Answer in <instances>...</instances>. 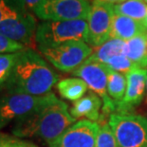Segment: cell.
Returning <instances> with one entry per match:
<instances>
[{"label": "cell", "mask_w": 147, "mask_h": 147, "mask_svg": "<svg viewBox=\"0 0 147 147\" xmlns=\"http://www.w3.org/2000/svg\"><path fill=\"white\" fill-rule=\"evenodd\" d=\"M59 75L38 52L28 48L20 51L6 91L11 94L44 96L51 92Z\"/></svg>", "instance_id": "cell-1"}, {"label": "cell", "mask_w": 147, "mask_h": 147, "mask_svg": "<svg viewBox=\"0 0 147 147\" xmlns=\"http://www.w3.org/2000/svg\"><path fill=\"white\" fill-rule=\"evenodd\" d=\"M76 123L67 105L58 98L36 111L19 119L11 129L18 138H38L48 144L57 140L68 127Z\"/></svg>", "instance_id": "cell-2"}, {"label": "cell", "mask_w": 147, "mask_h": 147, "mask_svg": "<svg viewBox=\"0 0 147 147\" xmlns=\"http://www.w3.org/2000/svg\"><path fill=\"white\" fill-rule=\"evenodd\" d=\"M87 19L43 21L37 27L35 42L39 48H49L68 41H86Z\"/></svg>", "instance_id": "cell-3"}, {"label": "cell", "mask_w": 147, "mask_h": 147, "mask_svg": "<svg viewBox=\"0 0 147 147\" xmlns=\"http://www.w3.org/2000/svg\"><path fill=\"white\" fill-rule=\"evenodd\" d=\"M108 124L120 147H147V119L132 113H113Z\"/></svg>", "instance_id": "cell-4"}, {"label": "cell", "mask_w": 147, "mask_h": 147, "mask_svg": "<svg viewBox=\"0 0 147 147\" xmlns=\"http://www.w3.org/2000/svg\"><path fill=\"white\" fill-rule=\"evenodd\" d=\"M42 55L63 72H73L93 53L91 47L84 41H68L49 48H39Z\"/></svg>", "instance_id": "cell-5"}, {"label": "cell", "mask_w": 147, "mask_h": 147, "mask_svg": "<svg viewBox=\"0 0 147 147\" xmlns=\"http://www.w3.org/2000/svg\"><path fill=\"white\" fill-rule=\"evenodd\" d=\"M57 97L54 93L44 96L6 93L0 96V130L19 119L36 111L41 106L52 102Z\"/></svg>", "instance_id": "cell-6"}, {"label": "cell", "mask_w": 147, "mask_h": 147, "mask_svg": "<svg viewBox=\"0 0 147 147\" xmlns=\"http://www.w3.org/2000/svg\"><path fill=\"white\" fill-rule=\"evenodd\" d=\"M110 71L111 68L107 65L86 60L72 72L74 76L84 81L88 88L102 99V114L100 121H104L105 116H110L117 110L116 102L107 94V81Z\"/></svg>", "instance_id": "cell-7"}, {"label": "cell", "mask_w": 147, "mask_h": 147, "mask_svg": "<svg viewBox=\"0 0 147 147\" xmlns=\"http://www.w3.org/2000/svg\"><path fill=\"white\" fill-rule=\"evenodd\" d=\"M37 27L34 15L25 7H21L11 11L0 22V34L12 41L32 48Z\"/></svg>", "instance_id": "cell-8"}, {"label": "cell", "mask_w": 147, "mask_h": 147, "mask_svg": "<svg viewBox=\"0 0 147 147\" xmlns=\"http://www.w3.org/2000/svg\"><path fill=\"white\" fill-rule=\"evenodd\" d=\"M89 0H46L34 9V14L43 21L87 19L91 10Z\"/></svg>", "instance_id": "cell-9"}, {"label": "cell", "mask_w": 147, "mask_h": 147, "mask_svg": "<svg viewBox=\"0 0 147 147\" xmlns=\"http://www.w3.org/2000/svg\"><path fill=\"white\" fill-rule=\"evenodd\" d=\"M114 16L113 5L93 2L87 17V39L92 47H100L110 38L111 25Z\"/></svg>", "instance_id": "cell-10"}, {"label": "cell", "mask_w": 147, "mask_h": 147, "mask_svg": "<svg viewBox=\"0 0 147 147\" xmlns=\"http://www.w3.org/2000/svg\"><path fill=\"white\" fill-rule=\"evenodd\" d=\"M99 130L98 123L81 120L68 127L49 147H96Z\"/></svg>", "instance_id": "cell-11"}, {"label": "cell", "mask_w": 147, "mask_h": 147, "mask_svg": "<svg viewBox=\"0 0 147 147\" xmlns=\"http://www.w3.org/2000/svg\"><path fill=\"white\" fill-rule=\"evenodd\" d=\"M147 69L137 65L126 73V91L123 99L116 104L115 113H129L142 101L146 88Z\"/></svg>", "instance_id": "cell-12"}, {"label": "cell", "mask_w": 147, "mask_h": 147, "mask_svg": "<svg viewBox=\"0 0 147 147\" xmlns=\"http://www.w3.org/2000/svg\"><path fill=\"white\" fill-rule=\"evenodd\" d=\"M146 32L147 29L142 22L137 21L124 15L114 13L111 25L110 38L120 39L125 42Z\"/></svg>", "instance_id": "cell-13"}, {"label": "cell", "mask_w": 147, "mask_h": 147, "mask_svg": "<svg viewBox=\"0 0 147 147\" xmlns=\"http://www.w3.org/2000/svg\"><path fill=\"white\" fill-rule=\"evenodd\" d=\"M102 109V99L94 92H90L82 99L74 102L73 105L69 109V112L75 120L80 118H86L91 121H100Z\"/></svg>", "instance_id": "cell-14"}, {"label": "cell", "mask_w": 147, "mask_h": 147, "mask_svg": "<svg viewBox=\"0 0 147 147\" xmlns=\"http://www.w3.org/2000/svg\"><path fill=\"white\" fill-rule=\"evenodd\" d=\"M87 89V84L80 78H65L57 83V90L61 97L73 102L82 99Z\"/></svg>", "instance_id": "cell-15"}, {"label": "cell", "mask_w": 147, "mask_h": 147, "mask_svg": "<svg viewBox=\"0 0 147 147\" xmlns=\"http://www.w3.org/2000/svg\"><path fill=\"white\" fill-rule=\"evenodd\" d=\"M124 41L120 39L110 38L102 46L98 47L87 61L98 62V63L106 64L110 58L113 56L121 54L123 51Z\"/></svg>", "instance_id": "cell-16"}, {"label": "cell", "mask_w": 147, "mask_h": 147, "mask_svg": "<svg viewBox=\"0 0 147 147\" xmlns=\"http://www.w3.org/2000/svg\"><path fill=\"white\" fill-rule=\"evenodd\" d=\"M123 53L139 65L147 57V32L124 42Z\"/></svg>", "instance_id": "cell-17"}, {"label": "cell", "mask_w": 147, "mask_h": 147, "mask_svg": "<svg viewBox=\"0 0 147 147\" xmlns=\"http://www.w3.org/2000/svg\"><path fill=\"white\" fill-rule=\"evenodd\" d=\"M114 13L124 15L137 21L143 22L147 12L144 0H126L121 4L113 5Z\"/></svg>", "instance_id": "cell-18"}, {"label": "cell", "mask_w": 147, "mask_h": 147, "mask_svg": "<svg viewBox=\"0 0 147 147\" xmlns=\"http://www.w3.org/2000/svg\"><path fill=\"white\" fill-rule=\"evenodd\" d=\"M126 77L120 72L111 69L107 81V94L116 104L123 99L126 91Z\"/></svg>", "instance_id": "cell-19"}, {"label": "cell", "mask_w": 147, "mask_h": 147, "mask_svg": "<svg viewBox=\"0 0 147 147\" xmlns=\"http://www.w3.org/2000/svg\"><path fill=\"white\" fill-rule=\"evenodd\" d=\"M19 54L20 51L0 54V91L5 89Z\"/></svg>", "instance_id": "cell-20"}, {"label": "cell", "mask_w": 147, "mask_h": 147, "mask_svg": "<svg viewBox=\"0 0 147 147\" xmlns=\"http://www.w3.org/2000/svg\"><path fill=\"white\" fill-rule=\"evenodd\" d=\"M105 65H107L112 70L120 73H128L132 68L138 65L136 63L131 61L130 59H128L123 53L113 56L112 58L109 59Z\"/></svg>", "instance_id": "cell-21"}, {"label": "cell", "mask_w": 147, "mask_h": 147, "mask_svg": "<svg viewBox=\"0 0 147 147\" xmlns=\"http://www.w3.org/2000/svg\"><path fill=\"white\" fill-rule=\"evenodd\" d=\"M96 147H120L108 123L100 127L96 140Z\"/></svg>", "instance_id": "cell-22"}, {"label": "cell", "mask_w": 147, "mask_h": 147, "mask_svg": "<svg viewBox=\"0 0 147 147\" xmlns=\"http://www.w3.org/2000/svg\"><path fill=\"white\" fill-rule=\"evenodd\" d=\"M0 147H38L34 143L13 135L0 133Z\"/></svg>", "instance_id": "cell-23"}, {"label": "cell", "mask_w": 147, "mask_h": 147, "mask_svg": "<svg viewBox=\"0 0 147 147\" xmlns=\"http://www.w3.org/2000/svg\"><path fill=\"white\" fill-rule=\"evenodd\" d=\"M26 49H28L26 46L15 41H12V40L0 34V54L19 52Z\"/></svg>", "instance_id": "cell-24"}, {"label": "cell", "mask_w": 147, "mask_h": 147, "mask_svg": "<svg viewBox=\"0 0 147 147\" xmlns=\"http://www.w3.org/2000/svg\"><path fill=\"white\" fill-rule=\"evenodd\" d=\"M21 7H25L22 0H0V22L11 11Z\"/></svg>", "instance_id": "cell-25"}, {"label": "cell", "mask_w": 147, "mask_h": 147, "mask_svg": "<svg viewBox=\"0 0 147 147\" xmlns=\"http://www.w3.org/2000/svg\"><path fill=\"white\" fill-rule=\"evenodd\" d=\"M25 5V7L27 8V10L29 11H34L37 6H39L40 4H42L44 1L46 0H22Z\"/></svg>", "instance_id": "cell-26"}, {"label": "cell", "mask_w": 147, "mask_h": 147, "mask_svg": "<svg viewBox=\"0 0 147 147\" xmlns=\"http://www.w3.org/2000/svg\"><path fill=\"white\" fill-rule=\"evenodd\" d=\"M95 2H100V3H105V4H111V5H117L121 4L126 0H94Z\"/></svg>", "instance_id": "cell-27"}, {"label": "cell", "mask_w": 147, "mask_h": 147, "mask_svg": "<svg viewBox=\"0 0 147 147\" xmlns=\"http://www.w3.org/2000/svg\"><path fill=\"white\" fill-rule=\"evenodd\" d=\"M139 67H143V68H146L147 67V57L144 58L142 62H140V63L139 64Z\"/></svg>", "instance_id": "cell-28"}, {"label": "cell", "mask_w": 147, "mask_h": 147, "mask_svg": "<svg viewBox=\"0 0 147 147\" xmlns=\"http://www.w3.org/2000/svg\"><path fill=\"white\" fill-rule=\"evenodd\" d=\"M142 23H143V25H144V27H145L146 29H147V12H146V16H145V19L143 20V22H142Z\"/></svg>", "instance_id": "cell-29"}, {"label": "cell", "mask_w": 147, "mask_h": 147, "mask_svg": "<svg viewBox=\"0 0 147 147\" xmlns=\"http://www.w3.org/2000/svg\"><path fill=\"white\" fill-rule=\"evenodd\" d=\"M146 90H147V80H146Z\"/></svg>", "instance_id": "cell-30"}, {"label": "cell", "mask_w": 147, "mask_h": 147, "mask_svg": "<svg viewBox=\"0 0 147 147\" xmlns=\"http://www.w3.org/2000/svg\"><path fill=\"white\" fill-rule=\"evenodd\" d=\"M144 2H145V3H147V0H144Z\"/></svg>", "instance_id": "cell-31"}]
</instances>
